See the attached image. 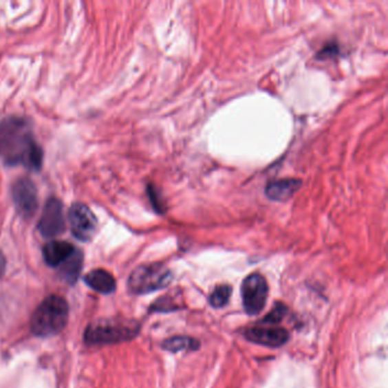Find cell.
Segmentation results:
<instances>
[{"label": "cell", "mask_w": 388, "mask_h": 388, "mask_svg": "<svg viewBox=\"0 0 388 388\" xmlns=\"http://www.w3.org/2000/svg\"><path fill=\"white\" fill-rule=\"evenodd\" d=\"M0 158L6 164L23 165L30 170H40L43 154L27 120L8 118L0 122Z\"/></svg>", "instance_id": "cell-1"}, {"label": "cell", "mask_w": 388, "mask_h": 388, "mask_svg": "<svg viewBox=\"0 0 388 388\" xmlns=\"http://www.w3.org/2000/svg\"><path fill=\"white\" fill-rule=\"evenodd\" d=\"M69 320V304L63 297L52 295L40 303L31 318V330L39 337L58 335Z\"/></svg>", "instance_id": "cell-2"}, {"label": "cell", "mask_w": 388, "mask_h": 388, "mask_svg": "<svg viewBox=\"0 0 388 388\" xmlns=\"http://www.w3.org/2000/svg\"><path fill=\"white\" fill-rule=\"evenodd\" d=\"M139 328V323L135 320L123 318L98 320L87 327L85 341L89 345L128 342L138 335Z\"/></svg>", "instance_id": "cell-3"}, {"label": "cell", "mask_w": 388, "mask_h": 388, "mask_svg": "<svg viewBox=\"0 0 388 388\" xmlns=\"http://www.w3.org/2000/svg\"><path fill=\"white\" fill-rule=\"evenodd\" d=\"M171 281V271L164 264H142L132 271L128 286L132 294L145 295L169 286Z\"/></svg>", "instance_id": "cell-4"}, {"label": "cell", "mask_w": 388, "mask_h": 388, "mask_svg": "<svg viewBox=\"0 0 388 388\" xmlns=\"http://www.w3.org/2000/svg\"><path fill=\"white\" fill-rule=\"evenodd\" d=\"M269 287L267 280L260 273H253L241 283L244 309L247 314L255 316L264 309L267 303Z\"/></svg>", "instance_id": "cell-5"}, {"label": "cell", "mask_w": 388, "mask_h": 388, "mask_svg": "<svg viewBox=\"0 0 388 388\" xmlns=\"http://www.w3.org/2000/svg\"><path fill=\"white\" fill-rule=\"evenodd\" d=\"M69 222L72 234L83 241L91 239L98 227L95 214L83 203H76L69 208Z\"/></svg>", "instance_id": "cell-6"}, {"label": "cell", "mask_w": 388, "mask_h": 388, "mask_svg": "<svg viewBox=\"0 0 388 388\" xmlns=\"http://www.w3.org/2000/svg\"><path fill=\"white\" fill-rule=\"evenodd\" d=\"M65 228L63 205L56 198H50L43 208L38 230L43 237L53 238L62 234Z\"/></svg>", "instance_id": "cell-7"}, {"label": "cell", "mask_w": 388, "mask_h": 388, "mask_svg": "<svg viewBox=\"0 0 388 388\" xmlns=\"http://www.w3.org/2000/svg\"><path fill=\"white\" fill-rule=\"evenodd\" d=\"M13 201L21 217L30 219L38 208V195L29 179H20L13 186Z\"/></svg>", "instance_id": "cell-8"}, {"label": "cell", "mask_w": 388, "mask_h": 388, "mask_svg": "<svg viewBox=\"0 0 388 388\" xmlns=\"http://www.w3.org/2000/svg\"><path fill=\"white\" fill-rule=\"evenodd\" d=\"M245 337L250 342L269 347H279L288 342L290 334L281 327H252L245 332Z\"/></svg>", "instance_id": "cell-9"}, {"label": "cell", "mask_w": 388, "mask_h": 388, "mask_svg": "<svg viewBox=\"0 0 388 388\" xmlns=\"http://www.w3.org/2000/svg\"><path fill=\"white\" fill-rule=\"evenodd\" d=\"M76 250L72 244L61 240H53L43 247V259L50 267L58 268L63 263H65Z\"/></svg>", "instance_id": "cell-10"}, {"label": "cell", "mask_w": 388, "mask_h": 388, "mask_svg": "<svg viewBox=\"0 0 388 388\" xmlns=\"http://www.w3.org/2000/svg\"><path fill=\"white\" fill-rule=\"evenodd\" d=\"M301 180L297 179H281L269 182L266 187V194L272 201H286L292 197L299 188Z\"/></svg>", "instance_id": "cell-11"}, {"label": "cell", "mask_w": 388, "mask_h": 388, "mask_svg": "<svg viewBox=\"0 0 388 388\" xmlns=\"http://www.w3.org/2000/svg\"><path fill=\"white\" fill-rule=\"evenodd\" d=\"M85 281L92 290L98 293L109 295L112 294L116 288V279L111 273L105 270L97 269L90 271L86 277Z\"/></svg>", "instance_id": "cell-12"}, {"label": "cell", "mask_w": 388, "mask_h": 388, "mask_svg": "<svg viewBox=\"0 0 388 388\" xmlns=\"http://www.w3.org/2000/svg\"><path fill=\"white\" fill-rule=\"evenodd\" d=\"M83 261V254L76 250L72 257H69L65 263L61 266V268H62L61 274H62L63 279L65 280L66 283H71V285L76 283L80 272H81Z\"/></svg>", "instance_id": "cell-13"}, {"label": "cell", "mask_w": 388, "mask_h": 388, "mask_svg": "<svg viewBox=\"0 0 388 388\" xmlns=\"http://www.w3.org/2000/svg\"><path fill=\"white\" fill-rule=\"evenodd\" d=\"M163 349L169 352H182V351H196L200 347V343L196 339L187 336H175L163 343Z\"/></svg>", "instance_id": "cell-14"}, {"label": "cell", "mask_w": 388, "mask_h": 388, "mask_svg": "<svg viewBox=\"0 0 388 388\" xmlns=\"http://www.w3.org/2000/svg\"><path fill=\"white\" fill-rule=\"evenodd\" d=\"M231 293H233V290L229 285H220V286L215 287L211 294V305L213 308H222L229 302Z\"/></svg>", "instance_id": "cell-15"}, {"label": "cell", "mask_w": 388, "mask_h": 388, "mask_svg": "<svg viewBox=\"0 0 388 388\" xmlns=\"http://www.w3.org/2000/svg\"><path fill=\"white\" fill-rule=\"evenodd\" d=\"M287 312H288V309H287V306L285 304L277 303L274 308L271 310V312L264 318L262 323H266V325H277V323H279L285 318Z\"/></svg>", "instance_id": "cell-16"}, {"label": "cell", "mask_w": 388, "mask_h": 388, "mask_svg": "<svg viewBox=\"0 0 388 388\" xmlns=\"http://www.w3.org/2000/svg\"><path fill=\"white\" fill-rule=\"evenodd\" d=\"M178 309V303H175L173 301V297H170L169 295L158 299L151 308V310L156 311V312H171V311H175Z\"/></svg>", "instance_id": "cell-17"}, {"label": "cell", "mask_w": 388, "mask_h": 388, "mask_svg": "<svg viewBox=\"0 0 388 388\" xmlns=\"http://www.w3.org/2000/svg\"><path fill=\"white\" fill-rule=\"evenodd\" d=\"M5 270H6V259L3 257V254L1 253V250H0V278L3 276Z\"/></svg>", "instance_id": "cell-18"}]
</instances>
